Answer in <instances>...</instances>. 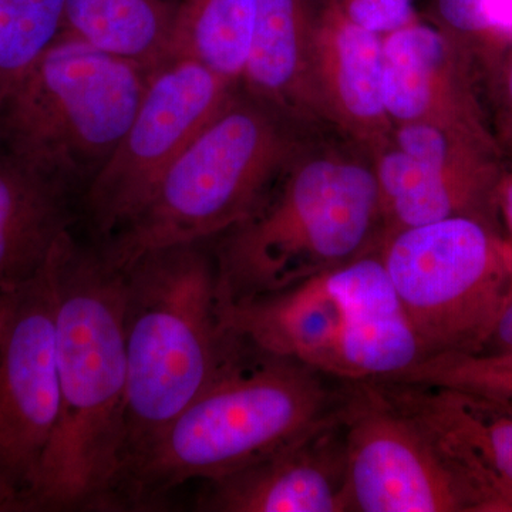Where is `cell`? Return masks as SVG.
Listing matches in <instances>:
<instances>
[{
  "instance_id": "1",
  "label": "cell",
  "mask_w": 512,
  "mask_h": 512,
  "mask_svg": "<svg viewBox=\"0 0 512 512\" xmlns=\"http://www.w3.org/2000/svg\"><path fill=\"white\" fill-rule=\"evenodd\" d=\"M60 413L28 512L120 511L127 412L123 272L64 232L49 259Z\"/></svg>"
},
{
  "instance_id": "2",
  "label": "cell",
  "mask_w": 512,
  "mask_h": 512,
  "mask_svg": "<svg viewBox=\"0 0 512 512\" xmlns=\"http://www.w3.org/2000/svg\"><path fill=\"white\" fill-rule=\"evenodd\" d=\"M349 390L350 382L237 339L221 372L128 473L121 511L158 510L190 481L210 483L291 446L338 420Z\"/></svg>"
},
{
  "instance_id": "3",
  "label": "cell",
  "mask_w": 512,
  "mask_h": 512,
  "mask_svg": "<svg viewBox=\"0 0 512 512\" xmlns=\"http://www.w3.org/2000/svg\"><path fill=\"white\" fill-rule=\"evenodd\" d=\"M121 272L127 412L120 493L148 448L237 348L221 319L214 239L147 252Z\"/></svg>"
},
{
  "instance_id": "4",
  "label": "cell",
  "mask_w": 512,
  "mask_h": 512,
  "mask_svg": "<svg viewBox=\"0 0 512 512\" xmlns=\"http://www.w3.org/2000/svg\"><path fill=\"white\" fill-rule=\"evenodd\" d=\"M384 237L373 164L308 147L248 218L214 238L221 302L299 284L377 251Z\"/></svg>"
},
{
  "instance_id": "5",
  "label": "cell",
  "mask_w": 512,
  "mask_h": 512,
  "mask_svg": "<svg viewBox=\"0 0 512 512\" xmlns=\"http://www.w3.org/2000/svg\"><path fill=\"white\" fill-rule=\"evenodd\" d=\"M308 147L302 128L238 84L140 211L93 245L123 271L147 252L220 237L264 202Z\"/></svg>"
},
{
  "instance_id": "6",
  "label": "cell",
  "mask_w": 512,
  "mask_h": 512,
  "mask_svg": "<svg viewBox=\"0 0 512 512\" xmlns=\"http://www.w3.org/2000/svg\"><path fill=\"white\" fill-rule=\"evenodd\" d=\"M249 348L343 380L380 382L423 360L379 249L281 291L221 302Z\"/></svg>"
},
{
  "instance_id": "7",
  "label": "cell",
  "mask_w": 512,
  "mask_h": 512,
  "mask_svg": "<svg viewBox=\"0 0 512 512\" xmlns=\"http://www.w3.org/2000/svg\"><path fill=\"white\" fill-rule=\"evenodd\" d=\"M148 76L62 32L0 107V144L80 201L136 116Z\"/></svg>"
},
{
  "instance_id": "8",
  "label": "cell",
  "mask_w": 512,
  "mask_h": 512,
  "mask_svg": "<svg viewBox=\"0 0 512 512\" xmlns=\"http://www.w3.org/2000/svg\"><path fill=\"white\" fill-rule=\"evenodd\" d=\"M504 237L477 218L453 217L383 239L380 258L423 359L487 348L507 296Z\"/></svg>"
},
{
  "instance_id": "9",
  "label": "cell",
  "mask_w": 512,
  "mask_h": 512,
  "mask_svg": "<svg viewBox=\"0 0 512 512\" xmlns=\"http://www.w3.org/2000/svg\"><path fill=\"white\" fill-rule=\"evenodd\" d=\"M342 423L348 512H487L456 457L376 382H350Z\"/></svg>"
},
{
  "instance_id": "10",
  "label": "cell",
  "mask_w": 512,
  "mask_h": 512,
  "mask_svg": "<svg viewBox=\"0 0 512 512\" xmlns=\"http://www.w3.org/2000/svg\"><path fill=\"white\" fill-rule=\"evenodd\" d=\"M238 84L183 57H170L150 73L130 127L80 197L90 242L107 241L140 211Z\"/></svg>"
},
{
  "instance_id": "11",
  "label": "cell",
  "mask_w": 512,
  "mask_h": 512,
  "mask_svg": "<svg viewBox=\"0 0 512 512\" xmlns=\"http://www.w3.org/2000/svg\"><path fill=\"white\" fill-rule=\"evenodd\" d=\"M49 266L10 293L0 340V512H28L59 423Z\"/></svg>"
},
{
  "instance_id": "12",
  "label": "cell",
  "mask_w": 512,
  "mask_h": 512,
  "mask_svg": "<svg viewBox=\"0 0 512 512\" xmlns=\"http://www.w3.org/2000/svg\"><path fill=\"white\" fill-rule=\"evenodd\" d=\"M342 416L237 473L204 483L195 510L348 512Z\"/></svg>"
},
{
  "instance_id": "13",
  "label": "cell",
  "mask_w": 512,
  "mask_h": 512,
  "mask_svg": "<svg viewBox=\"0 0 512 512\" xmlns=\"http://www.w3.org/2000/svg\"><path fill=\"white\" fill-rule=\"evenodd\" d=\"M439 439L483 495L487 512H512V407L430 384L376 382Z\"/></svg>"
},
{
  "instance_id": "14",
  "label": "cell",
  "mask_w": 512,
  "mask_h": 512,
  "mask_svg": "<svg viewBox=\"0 0 512 512\" xmlns=\"http://www.w3.org/2000/svg\"><path fill=\"white\" fill-rule=\"evenodd\" d=\"M383 90L394 127L433 123L491 133L446 30L414 20L383 36Z\"/></svg>"
},
{
  "instance_id": "15",
  "label": "cell",
  "mask_w": 512,
  "mask_h": 512,
  "mask_svg": "<svg viewBox=\"0 0 512 512\" xmlns=\"http://www.w3.org/2000/svg\"><path fill=\"white\" fill-rule=\"evenodd\" d=\"M316 79L330 126L372 156L390 146L394 124L383 90V36L360 28L333 0H320Z\"/></svg>"
},
{
  "instance_id": "16",
  "label": "cell",
  "mask_w": 512,
  "mask_h": 512,
  "mask_svg": "<svg viewBox=\"0 0 512 512\" xmlns=\"http://www.w3.org/2000/svg\"><path fill=\"white\" fill-rule=\"evenodd\" d=\"M320 0H258L239 84L303 131L330 124L316 79Z\"/></svg>"
},
{
  "instance_id": "17",
  "label": "cell",
  "mask_w": 512,
  "mask_h": 512,
  "mask_svg": "<svg viewBox=\"0 0 512 512\" xmlns=\"http://www.w3.org/2000/svg\"><path fill=\"white\" fill-rule=\"evenodd\" d=\"M386 237L453 217L500 229L497 187L504 168L446 167L416 160L393 144L373 156Z\"/></svg>"
},
{
  "instance_id": "18",
  "label": "cell",
  "mask_w": 512,
  "mask_h": 512,
  "mask_svg": "<svg viewBox=\"0 0 512 512\" xmlns=\"http://www.w3.org/2000/svg\"><path fill=\"white\" fill-rule=\"evenodd\" d=\"M79 218L76 195L0 144V296L35 278Z\"/></svg>"
},
{
  "instance_id": "19",
  "label": "cell",
  "mask_w": 512,
  "mask_h": 512,
  "mask_svg": "<svg viewBox=\"0 0 512 512\" xmlns=\"http://www.w3.org/2000/svg\"><path fill=\"white\" fill-rule=\"evenodd\" d=\"M177 0H66L63 32L153 72L170 59Z\"/></svg>"
},
{
  "instance_id": "20",
  "label": "cell",
  "mask_w": 512,
  "mask_h": 512,
  "mask_svg": "<svg viewBox=\"0 0 512 512\" xmlns=\"http://www.w3.org/2000/svg\"><path fill=\"white\" fill-rule=\"evenodd\" d=\"M258 0H177L170 57L197 60L239 83L254 35Z\"/></svg>"
},
{
  "instance_id": "21",
  "label": "cell",
  "mask_w": 512,
  "mask_h": 512,
  "mask_svg": "<svg viewBox=\"0 0 512 512\" xmlns=\"http://www.w3.org/2000/svg\"><path fill=\"white\" fill-rule=\"evenodd\" d=\"M66 0H0V107L63 32Z\"/></svg>"
},
{
  "instance_id": "22",
  "label": "cell",
  "mask_w": 512,
  "mask_h": 512,
  "mask_svg": "<svg viewBox=\"0 0 512 512\" xmlns=\"http://www.w3.org/2000/svg\"><path fill=\"white\" fill-rule=\"evenodd\" d=\"M380 382L430 384L512 402V353L426 357L402 375Z\"/></svg>"
},
{
  "instance_id": "23",
  "label": "cell",
  "mask_w": 512,
  "mask_h": 512,
  "mask_svg": "<svg viewBox=\"0 0 512 512\" xmlns=\"http://www.w3.org/2000/svg\"><path fill=\"white\" fill-rule=\"evenodd\" d=\"M451 37L512 42V0H437Z\"/></svg>"
},
{
  "instance_id": "24",
  "label": "cell",
  "mask_w": 512,
  "mask_h": 512,
  "mask_svg": "<svg viewBox=\"0 0 512 512\" xmlns=\"http://www.w3.org/2000/svg\"><path fill=\"white\" fill-rule=\"evenodd\" d=\"M360 28L389 35L414 22L413 0H333Z\"/></svg>"
},
{
  "instance_id": "25",
  "label": "cell",
  "mask_w": 512,
  "mask_h": 512,
  "mask_svg": "<svg viewBox=\"0 0 512 512\" xmlns=\"http://www.w3.org/2000/svg\"><path fill=\"white\" fill-rule=\"evenodd\" d=\"M503 245L508 266L507 296L484 352L512 353V239L504 237Z\"/></svg>"
},
{
  "instance_id": "26",
  "label": "cell",
  "mask_w": 512,
  "mask_h": 512,
  "mask_svg": "<svg viewBox=\"0 0 512 512\" xmlns=\"http://www.w3.org/2000/svg\"><path fill=\"white\" fill-rule=\"evenodd\" d=\"M501 136L512 146V46H508L497 76Z\"/></svg>"
},
{
  "instance_id": "27",
  "label": "cell",
  "mask_w": 512,
  "mask_h": 512,
  "mask_svg": "<svg viewBox=\"0 0 512 512\" xmlns=\"http://www.w3.org/2000/svg\"><path fill=\"white\" fill-rule=\"evenodd\" d=\"M497 208L500 221H503L507 235L512 239V168L504 170L497 187Z\"/></svg>"
},
{
  "instance_id": "28",
  "label": "cell",
  "mask_w": 512,
  "mask_h": 512,
  "mask_svg": "<svg viewBox=\"0 0 512 512\" xmlns=\"http://www.w3.org/2000/svg\"><path fill=\"white\" fill-rule=\"evenodd\" d=\"M5 320H6V319H5ZM3 328H5V323H3L2 328H0V340H2Z\"/></svg>"
},
{
  "instance_id": "29",
  "label": "cell",
  "mask_w": 512,
  "mask_h": 512,
  "mask_svg": "<svg viewBox=\"0 0 512 512\" xmlns=\"http://www.w3.org/2000/svg\"><path fill=\"white\" fill-rule=\"evenodd\" d=\"M501 402H504V400H501ZM507 404H510V406L512 407V402H505Z\"/></svg>"
}]
</instances>
